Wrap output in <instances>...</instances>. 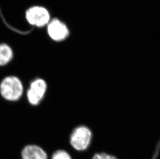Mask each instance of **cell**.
I'll return each mask as SVG.
<instances>
[{
	"label": "cell",
	"mask_w": 160,
	"mask_h": 159,
	"mask_svg": "<svg viewBox=\"0 0 160 159\" xmlns=\"http://www.w3.org/2000/svg\"><path fill=\"white\" fill-rule=\"evenodd\" d=\"M52 159H72V158L67 152L63 150H59L54 152Z\"/></svg>",
	"instance_id": "cell-8"
},
{
	"label": "cell",
	"mask_w": 160,
	"mask_h": 159,
	"mask_svg": "<svg viewBox=\"0 0 160 159\" xmlns=\"http://www.w3.org/2000/svg\"><path fill=\"white\" fill-rule=\"evenodd\" d=\"M92 159H117V158L113 156L103 152L95 154L92 158Z\"/></svg>",
	"instance_id": "cell-9"
},
{
	"label": "cell",
	"mask_w": 160,
	"mask_h": 159,
	"mask_svg": "<svg viewBox=\"0 0 160 159\" xmlns=\"http://www.w3.org/2000/svg\"><path fill=\"white\" fill-rule=\"evenodd\" d=\"M47 88V83L42 79H35L32 81L27 93L29 103L33 105L39 104L45 96Z\"/></svg>",
	"instance_id": "cell-4"
},
{
	"label": "cell",
	"mask_w": 160,
	"mask_h": 159,
	"mask_svg": "<svg viewBox=\"0 0 160 159\" xmlns=\"http://www.w3.org/2000/svg\"><path fill=\"white\" fill-rule=\"evenodd\" d=\"M49 36L53 41H61L66 39L69 35L67 26L57 19L50 21L47 26Z\"/></svg>",
	"instance_id": "cell-5"
},
{
	"label": "cell",
	"mask_w": 160,
	"mask_h": 159,
	"mask_svg": "<svg viewBox=\"0 0 160 159\" xmlns=\"http://www.w3.org/2000/svg\"><path fill=\"white\" fill-rule=\"evenodd\" d=\"M21 159H47V155L44 149L35 145L26 146L21 152Z\"/></svg>",
	"instance_id": "cell-6"
},
{
	"label": "cell",
	"mask_w": 160,
	"mask_h": 159,
	"mask_svg": "<svg viewBox=\"0 0 160 159\" xmlns=\"http://www.w3.org/2000/svg\"><path fill=\"white\" fill-rule=\"evenodd\" d=\"M26 19L32 26L42 27L50 22V14L45 8L41 6H33L28 9L26 13Z\"/></svg>",
	"instance_id": "cell-3"
},
{
	"label": "cell",
	"mask_w": 160,
	"mask_h": 159,
	"mask_svg": "<svg viewBox=\"0 0 160 159\" xmlns=\"http://www.w3.org/2000/svg\"><path fill=\"white\" fill-rule=\"evenodd\" d=\"M13 52L9 46L5 44H0V66L9 63L12 60Z\"/></svg>",
	"instance_id": "cell-7"
},
{
	"label": "cell",
	"mask_w": 160,
	"mask_h": 159,
	"mask_svg": "<svg viewBox=\"0 0 160 159\" xmlns=\"http://www.w3.org/2000/svg\"><path fill=\"white\" fill-rule=\"evenodd\" d=\"M23 93L22 83L16 76L6 77L0 84V93L6 100L18 101L22 96Z\"/></svg>",
	"instance_id": "cell-1"
},
{
	"label": "cell",
	"mask_w": 160,
	"mask_h": 159,
	"mask_svg": "<svg viewBox=\"0 0 160 159\" xmlns=\"http://www.w3.org/2000/svg\"><path fill=\"white\" fill-rule=\"evenodd\" d=\"M92 134L88 128L80 126L74 129L70 137V143L76 150L86 149L90 144Z\"/></svg>",
	"instance_id": "cell-2"
}]
</instances>
